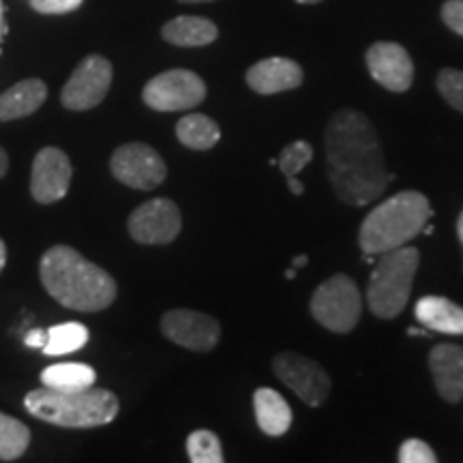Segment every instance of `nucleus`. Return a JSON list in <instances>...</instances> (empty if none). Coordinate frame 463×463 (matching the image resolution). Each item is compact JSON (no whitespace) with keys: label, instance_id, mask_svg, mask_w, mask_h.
<instances>
[{"label":"nucleus","instance_id":"26","mask_svg":"<svg viewBox=\"0 0 463 463\" xmlns=\"http://www.w3.org/2000/svg\"><path fill=\"white\" fill-rule=\"evenodd\" d=\"M311 159H314V148H311V144L298 140L288 144V146L281 150L277 165H279V170L286 174V178H289L298 176V174L307 167V164H311Z\"/></svg>","mask_w":463,"mask_h":463},{"label":"nucleus","instance_id":"40","mask_svg":"<svg viewBox=\"0 0 463 463\" xmlns=\"http://www.w3.org/2000/svg\"><path fill=\"white\" fill-rule=\"evenodd\" d=\"M178 3H213V0H178Z\"/></svg>","mask_w":463,"mask_h":463},{"label":"nucleus","instance_id":"2","mask_svg":"<svg viewBox=\"0 0 463 463\" xmlns=\"http://www.w3.org/2000/svg\"><path fill=\"white\" fill-rule=\"evenodd\" d=\"M39 277L52 298L82 314L108 309L118 294L112 275L67 245L50 247L43 253Z\"/></svg>","mask_w":463,"mask_h":463},{"label":"nucleus","instance_id":"19","mask_svg":"<svg viewBox=\"0 0 463 463\" xmlns=\"http://www.w3.org/2000/svg\"><path fill=\"white\" fill-rule=\"evenodd\" d=\"M217 26L211 20L198 15H181L174 17L161 28V37L167 43L178 45V48H202V45L213 43L217 39Z\"/></svg>","mask_w":463,"mask_h":463},{"label":"nucleus","instance_id":"20","mask_svg":"<svg viewBox=\"0 0 463 463\" xmlns=\"http://www.w3.org/2000/svg\"><path fill=\"white\" fill-rule=\"evenodd\" d=\"M253 410H256L258 427L266 436L279 438L292 425V410L286 399L273 389H258L253 395Z\"/></svg>","mask_w":463,"mask_h":463},{"label":"nucleus","instance_id":"10","mask_svg":"<svg viewBox=\"0 0 463 463\" xmlns=\"http://www.w3.org/2000/svg\"><path fill=\"white\" fill-rule=\"evenodd\" d=\"M109 86H112V65L108 58L99 54L86 56L62 89L61 101L71 112H84L106 99Z\"/></svg>","mask_w":463,"mask_h":463},{"label":"nucleus","instance_id":"34","mask_svg":"<svg viewBox=\"0 0 463 463\" xmlns=\"http://www.w3.org/2000/svg\"><path fill=\"white\" fill-rule=\"evenodd\" d=\"M5 264H7V247H5V241L0 239V273H3Z\"/></svg>","mask_w":463,"mask_h":463},{"label":"nucleus","instance_id":"29","mask_svg":"<svg viewBox=\"0 0 463 463\" xmlns=\"http://www.w3.org/2000/svg\"><path fill=\"white\" fill-rule=\"evenodd\" d=\"M84 0H31L33 9L45 15H61L75 11Z\"/></svg>","mask_w":463,"mask_h":463},{"label":"nucleus","instance_id":"12","mask_svg":"<svg viewBox=\"0 0 463 463\" xmlns=\"http://www.w3.org/2000/svg\"><path fill=\"white\" fill-rule=\"evenodd\" d=\"M161 331L172 344L194 352H211L222 337V326L213 316L191 309H172L161 317Z\"/></svg>","mask_w":463,"mask_h":463},{"label":"nucleus","instance_id":"8","mask_svg":"<svg viewBox=\"0 0 463 463\" xmlns=\"http://www.w3.org/2000/svg\"><path fill=\"white\" fill-rule=\"evenodd\" d=\"M273 372L289 391H294L307 405L317 408L331 395V375L320 363L297 352H281L273 358Z\"/></svg>","mask_w":463,"mask_h":463},{"label":"nucleus","instance_id":"14","mask_svg":"<svg viewBox=\"0 0 463 463\" xmlns=\"http://www.w3.org/2000/svg\"><path fill=\"white\" fill-rule=\"evenodd\" d=\"M367 67L375 82L391 92H405L414 82V62L399 43H373L367 52Z\"/></svg>","mask_w":463,"mask_h":463},{"label":"nucleus","instance_id":"38","mask_svg":"<svg viewBox=\"0 0 463 463\" xmlns=\"http://www.w3.org/2000/svg\"><path fill=\"white\" fill-rule=\"evenodd\" d=\"M457 234H459V241L463 245V213L459 215V222H457Z\"/></svg>","mask_w":463,"mask_h":463},{"label":"nucleus","instance_id":"25","mask_svg":"<svg viewBox=\"0 0 463 463\" xmlns=\"http://www.w3.org/2000/svg\"><path fill=\"white\" fill-rule=\"evenodd\" d=\"M187 455L191 463H222L223 449L219 438L208 430H198L187 438Z\"/></svg>","mask_w":463,"mask_h":463},{"label":"nucleus","instance_id":"6","mask_svg":"<svg viewBox=\"0 0 463 463\" xmlns=\"http://www.w3.org/2000/svg\"><path fill=\"white\" fill-rule=\"evenodd\" d=\"M311 316L328 331L345 335L356 326L363 314L361 289L347 275H333L316 289L309 303Z\"/></svg>","mask_w":463,"mask_h":463},{"label":"nucleus","instance_id":"31","mask_svg":"<svg viewBox=\"0 0 463 463\" xmlns=\"http://www.w3.org/2000/svg\"><path fill=\"white\" fill-rule=\"evenodd\" d=\"M45 341H48V331H42V328H37V331H31L24 337V344L28 347H43Z\"/></svg>","mask_w":463,"mask_h":463},{"label":"nucleus","instance_id":"33","mask_svg":"<svg viewBox=\"0 0 463 463\" xmlns=\"http://www.w3.org/2000/svg\"><path fill=\"white\" fill-rule=\"evenodd\" d=\"M7 170H9V157H7V153H5V148L0 146V178L7 174Z\"/></svg>","mask_w":463,"mask_h":463},{"label":"nucleus","instance_id":"18","mask_svg":"<svg viewBox=\"0 0 463 463\" xmlns=\"http://www.w3.org/2000/svg\"><path fill=\"white\" fill-rule=\"evenodd\" d=\"M48 97V86L42 80H22L0 95V123L24 118L37 112Z\"/></svg>","mask_w":463,"mask_h":463},{"label":"nucleus","instance_id":"24","mask_svg":"<svg viewBox=\"0 0 463 463\" xmlns=\"http://www.w3.org/2000/svg\"><path fill=\"white\" fill-rule=\"evenodd\" d=\"M31 444V430L14 416L0 412V461H15Z\"/></svg>","mask_w":463,"mask_h":463},{"label":"nucleus","instance_id":"17","mask_svg":"<svg viewBox=\"0 0 463 463\" xmlns=\"http://www.w3.org/2000/svg\"><path fill=\"white\" fill-rule=\"evenodd\" d=\"M414 316L433 333L463 335V307L444 297H422L414 307Z\"/></svg>","mask_w":463,"mask_h":463},{"label":"nucleus","instance_id":"4","mask_svg":"<svg viewBox=\"0 0 463 463\" xmlns=\"http://www.w3.org/2000/svg\"><path fill=\"white\" fill-rule=\"evenodd\" d=\"M26 412L50 425L69 427V430H90V427L109 425L118 414L120 403L114 392L106 389L82 391H54L43 386L24 397Z\"/></svg>","mask_w":463,"mask_h":463},{"label":"nucleus","instance_id":"30","mask_svg":"<svg viewBox=\"0 0 463 463\" xmlns=\"http://www.w3.org/2000/svg\"><path fill=\"white\" fill-rule=\"evenodd\" d=\"M442 20L450 31L463 37V0H447L442 5Z\"/></svg>","mask_w":463,"mask_h":463},{"label":"nucleus","instance_id":"16","mask_svg":"<svg viewBox=\"0 0 463 463\" xmlns=\"http://www.w3.org/2000/svg\"><path fill=\"white\" fill-rule=\"evenodd\" d=\"M430 369L438 395L449 403H459L463 399V347L438 344L430 354Z\"/></svg>","mask_w":463,"mask_h":463},{"label":"nucleus","instance_id":"3","mask_svg":"<svg viewBox=\"0 0 463 463\" xmlns=\"http://www.w3.org/2000/svg\"><path fill=\"white\" fill-rule=\"evenodd\" d=\"M433 208L420 191H402L384 200L363 219L358 245L364 256H380L408 245L430 223Z\"/></svg>","mask_w":463,"mask_h":463},{"label":"nucleus","instance_id":"5","mask_svg":"<svg viewBox=\"0 0 463 463\" xmlns=\"http://www.w3.org/2000/svg\"><path fill=\"white\" fill-rule=\"evenodd\" d=\"M419 262V249L414 247L403 245L380 253L367 288V305L375 317L392 320L405 309Z\"/></svg>","mask_w":463,"mask_h":463},{"label":"nucleus","instance_id":"32","mask_svg":"<svg viewBox=\"0 0 463 463\" xmlns=\"http://www.w3.org/2000/svg\"><path fill=\"white\" fill-rule=\"evenodd\" d=\"M288 187L294 195H303L305 194V187H303V183L298 181V176H289L288 178Z\"/></svg>","mask_w":463,"mask_h":463},{"label":"nucleus","instance_id":"13","mask_svg":"<svg viewBox=\"0 0 463 463\" xmlns=\"http://www.w3.org/2000/svg\"><path fill=\"white\" fill-rule=\"evenodd\" d=\"M71 161L61 148H42L33 161L31 195L39 204H52V202L62 200L71 184Z\"/></svg>","mask_w":463,"mask_h":463},{"label":"nucleus","instance_id":"27","mask_svg":"<svg viewBox=\"0 0 463 463\" xmlns=\"http://www.w3.org/2000/svg\"><path fill=\"white\" fill-rule=\"evenodd\" d=\"M438 90L444 101L457 112H463V71L459 69H442L438 73Z\"/></svg>","mask_w":463,"mask_h":463},{"label":"nucleus","instance_id":"9","mask_svg":"<svg viewBox=\"0 0 463 463\" xmlns=\"http://www.w3.org/2000/svg\"><path fill=\"white\" fill-rule=\"evenodd\" d=\"M116 181H120L127 187L150 191L159 187L165 181V164L159 157V153L153 146L142 142L123 144L114 150L112 161H109Z\"/></svg>","mask_w":463,"mask_h":463},{"label":"nucleus","instance_id":"35","mask_svg":"<svg viewBox=\"0 0 463 463\" xmlns=\"http://www.w3.org/2000/svg\"><path fill=\"white\" fill-rule=\"evenodd\" d=\"M7 33V24H5V7H3V0H0V39L5 37Z\"/></svg>","mask_w":463,"mask_h":463},{"label":"nucleus","instance_id":"22","mask_svg":"<svg viewBox=\"0 0 463 463\" xmlns=\"http://www.w3.org/2000/svg\"><path fill=\"white\" fill-rule=\"evenodd\" d=\"M95 369L82 363H58L42 372V384L54 391H82L95 384Z\"/></svg>","mask_w":463,"mask_h":463},{"label":"nucleus","instance_id":"11","mask_svg":"<svg viewBox=\"0 0 463 463\" xmlns=\"http://www.w3.org/2000/svg\"><path fill=\"white\" fill-rule=\"evenodd\" d=\"M127 228L140 245H170L181 234V211L167 198L148 200L131 213Z\"/></svg>","mask_w":463,"mask_h":463},{"label":"nucleus","instance_id":"28","mask_svg":"<svg viewBox=\"0 0 463 463\" xmlns=\"http://www.w3.org/2000/svg\"><path fill=\"white\" fill-rule=\"evenodd\" d=\"M399 461L402 463H436L438 455L433 453V449L427 442H422L419 438L405 439L399 449Z\"/></svg>","mask_w":463,"mask_h":463},{"label":"nucleus","instance_id":"39","mask_svg":"<svg viewBox=\"0 0 463 463\" xmlns=\"http://www.w3.org/2000/svg\"><path fill=\"white\" fill-rule=\"evenodd\" d=\"M294 277H297V269L292 266V269L286 270V279H294Z\"/></svg>","mask_w":463,"mask_h":463},{"label":"nucleus","instance_id":"15","mask_svg":"<svg viewBox=\"0 0 463 463\" xmlns=\"http://www.w3.org/2000/svg\"><path fill=\"white\" fill-rule=\"evenodd\" d=\"M249 89L258 95H277V92L294 90L303 84V69L297 61L283 56L264 58L247 71Z\"/></svg>","mask_w":463,"mask_h":463},{"label":"nucleus","instance_id":"7","mask_svg":"<svg viewBox=\"0 0 463 463\" xmlns=\"http://www.w3.org/2000/svg\"><path fill=\"white\" fill-rule=\"evenodd\" d=\"M204 97V80L187 69H170L155 75L142 90L144 103L155 112H183L200 106Z\"/></svg>","mask_w":463,"mask_h":463},{"label":"nucleus","instance_id":"36","mask_svg":"<svg viewBox=\"0 0 463 463\" xmlns=\"http://www.w3.org/2000/svg\"><path fill=\"white\" fill-rule=\"evenodd\" d=\"M307 262H309V256H305L303 253V256H297L292 260V266L294 269H303V266H307Z\"/></svg>","mask_w":463,"mask_h":463},{"label":"nucleus","instance_id":"21","mask_svg":"<svg viewBox=\"0 0 463 463\" xmlns=\"http://www.w3.org/2000/svg\"><path fill=\"white\" fill-rule=\"evenodd\" d=\"M176 137L183 146L194 150H211L222 140V129L211 116L187 114L178 120Z\"/></svg>","mask_w":463,"mask_h":463},{"label":"nucleus","instance_id":"37","mask_svg":"<svg viewBox=\"0 0 463 463\" xmlns=\"http://www.w3.org/2000/svg\"><path fill=\"white\" fill-rule=\"evenodd\" d=\"M408 335L410 337H430L427 331H420V328H408Z\"/></svg>","mask_w":463,"mask_h":463},{"label":"nucleus","instance_id":"23","mask_svg":"<svg viewBox=\"0 0 463 463\" xmlns=\"http://www.w3.org/2000/svg\"><path fill=\"white\" fill-rule=\"evenodd\" d=\"M89 328L80 322H65L56 324L48 331V341L42 347L43 354L48 356H62L71 354V352L82 350L89 344Z\"/></svg>","mask_w":463,"mask_h":463},{"label":"nucleus","instance_id":"1","mask_svg":"<svg viewBox=\"0 0 463 463\" xmlns=\"http://www.w3.org/2000/svg\"><path fill=\"white\" fill-rule=\"evenodd\" d=\"M326 170L337 198L347 206L372 204L395 181L386 170L378 133L356 109H339L324 133Z\"/></svg>","mask_w":463,"mask_h":463},{"label":"nucleus","instance_id":"41","mask_svg":"<svg viewBox=\"0 0 463 463\" xmlns=\"http://www.w3.org/2000/svg\"><path fill=\"white\" fill-rule=\"evenodd\" d=\"M297 3H300V5H316V3H320V0H297Z\"/></svg>","mask_w":463,"mask_h":463}]
</instances>
